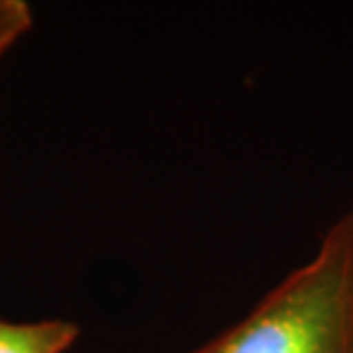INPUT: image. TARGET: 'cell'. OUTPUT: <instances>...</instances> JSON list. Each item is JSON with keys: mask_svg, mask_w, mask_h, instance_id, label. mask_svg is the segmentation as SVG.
<instances>
[{"mask_svg": "<svg viewBox=\"0 0 353 353\" xmlns=\"http://www.w3.org/2000/svg\"><path fill=\"white\" fill-rule=\"evenodd\" d=\"M188 353H353V209L241 321Z\"/></svg>", "mask_w": 353, "mask_h": 353, "instance_id": "1", "label": "cell"}, {"mask_svg": "<svg viewBox=\"0 0 353 353\" xmlns=\"http://www.w3.org/2000/svg\"><path fill=\"white\" fill-rule=\"evenodd\" d=\"M81 328L69 319L12 321L0 316V353H67Z\"/></svg>", "mask_w": 353, "mask_h": 353, "instance_id": "2", "label": "cell"}, {"mask_svg": "<svg viewBox=\"0 0 353 353\" xmlns=\"http://www.w3.org/2000/svg\"><path fill=\"white\" fill-rule=\"evenodd\" d=\"M32 28V7L26 0H0V60Z\"/></svg>", "mask_w": 353, "mask_h": 353, "instance_id": "3", "label": "cell"}]
</instances>
